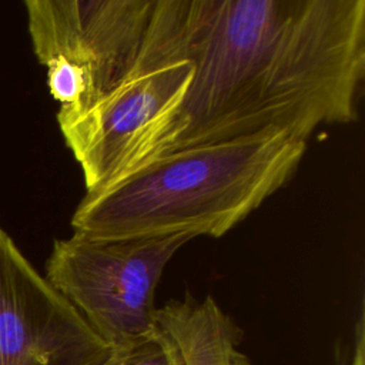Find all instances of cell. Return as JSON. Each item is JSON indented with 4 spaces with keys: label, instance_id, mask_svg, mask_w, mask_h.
Listing matches in <instances>:
<instances>
[{
    "label": "cell",
    "instance_id": "1",
    "mask_svg": "<svg viewBox=\"0 0 365 365\" xmlns=\"http://www.w3.org/2000/svg\"><path fill=\"white\" fill-rule=\"evenodd\" d=\"M191 84L128 173L168 153L358 118L365 0H182ZM127 173V174H128Z\"/></svg>",
    "mask_w": 365,
    "mask_h": 365
},
{
    "label": "cell",
    "instance_id": "2",
    "mask_svg": "<svg viewBox=\"0 0 365 365\" xmlns=\"http://www.w3.org/2000/svg\"><path fill=\"white\" fill-rule=\"evenodd\" d=\"M305 151L278 131L177 150L86 192L70 224L96 240L220 238L294 177Z\"/></svg>",
    "mask_w": 365,
    "mask_h": 365
},
{
    "label": "cell",
    "instance_id": "3",
    "mask_svg": "<svg viewBox=\"0 0 365 365\" xmlns=\"http://www.w3.org/2000/svg\"><path fill=\"white\" fill-rule=\"evenodd\" d=\"M192 74L182 0H157L147 44L130 76L81 113L57 111L86 192L103 190L130 171L147 137L180 107Z\"/></svg>",
    "mask_w": 365,
    "mask_h": 365
},
{
    "label": "cell",
    "instance_id": "4",
    "mask_svg": "<svg viewBox=\"0 0 365 365\" xmlns=\"http://www.w3.org/2000/svg\"><path fill=\"white\" fill-rule=\"evenodd\" d=\"M191 235L96 240L73 231L56 240L46 279L114 351L153 338L155 289L161 275Z\"/></svg>",
    "mask_w": 365,
    "mask_h": 365
},
{
    "label": "cell",
    "instance_id": "5",
    "mask_svg": "<svg viewBox=\"0 0 365 365\" xmlns=\"http://www.w3.org/2000/svg\"><path fill=\"white\" fill-rule=\"evenodd\" d=\"M24 9L37 60L43 66L64 61L83 77L84 106L61 111L81 113L135 68L157 0H26Z\"/></svg>",
    "mask_w": 365,
    "mask_h": 365
},
{
    "label": "cell",
    "instance_id": "6",
    "mask_svg": "<svg viewBox=\"0 0 365 365\" xmlns=\"http://www.w3.org/2000/svg\"><path fill=\"white\" fill-rule=\"evenodd\" d=\"M113 354L0 224V365H107Z\"/></svg>",
    "mask_w": 365,
    "mask_h": 365
},
{
    "label": "cell",
    "instance_id": "7",
    "mask_svg": "<svg viewBox=\"0 0 365 365\" xmlns=\"http://www.w3.org/2000/svg\"><path fill=\"white\" fill-rule=\"evenodd\" d=\"M157 327L177 346L184 365H254L238 348L242 329L207 295L187 292L157 308Z\"/></svg>",
    "mask_w": 365,
    "mask_h": 365
},
{
    "label": "cell",
    "instance_id": "8",
    "mask_svg": "<svg viewBox=\"0 0 365 365\" xmlns=\"http://www.w3.org/2000/svg\"><path fill=\"white\" fill-rule=\"evenodd\" d=\"M173 344L158 328L157 334L137 345L114 351L107 365H170Z\"/></svg>",
    "mask_w": 365,
    "mask_h": 365
},
{
    "label": "cell",
    "instance_id": "9",
    "mask_svg": "<svg viewBox=\"0 0 365 365\" xmlns=\"http://www.w3.org/2000/svg\"><path fill=\"white\" fill-rule=\"evenodd\" d=\"M352 354L348 356L346 365H365V317L364 305L361 304L359 315L354 327V346Z\"/></svg>",
    "mask_w": 365,
    "mask_h": 365
},
{
    "label": "cell",
    "instance_id": "10",
    "mask_svg": "<svg viewBox=\"0 0 365 365\" xmlns=\"http://www.w3.org/2000/svg\"><path fill=\"white\" fill-rule=\"evenodd\" d=\"M346 361H348L346 351L342 346L336 345L335 351H334V356H332V364L331 365H346Z\"/></svg>",
    "mask_w": 365,
    "mask_h": 365
},
{
    "label": "cell",
    "instance_id": "11",
    "mask_svg": "<svg viewBox=\"0 0 365 365\" xmlns=\"http://www.w3.org/2000/svg\"><path fill=\"white\" fill-rule=\"evenodd\" d=\"M164 334V332H163ZM168 338V336H167ZM170 339V338H168ZM171 341V339H170ZM173 344V342H171ZM170 365H184L182 364V359H181V355H180V352H178V349H177V346L173 344V354H171V362H170Z\"/></svg>",
    "mask_w": 365,
    "mask_h": 365
}]
</instances>
